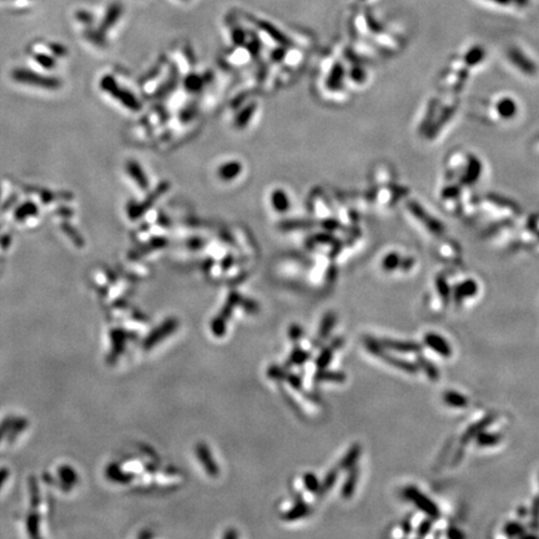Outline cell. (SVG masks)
I'll list each match as a JSON object with an SVG mask.
<instances>
[{
    "label": "cell",
    "instance_id": "4dcf8cb0",
    "mask_svg": "<svg viewBox=\"0 0 539 539\" xmlns=\"http://www.w3.org/2000/svg\"><path fill=\"white\" fill-rule=\"evenodd\" d=\"M233 35H234V40L236 41L237 44H242L244 43V33L241 32V29H235L233 32Z\"/></svg>",
    "mask_w": 539,
    "mask_h": 539
},
{
    "label": "cell",
    "instance_id": "f546056e",
    "mask_svg": "<svg viewBox=\"0 0 539 539\" xmlns=\"http://www.w3.org/2000/svg\"><path fill=\"white\" fill-rule=\"evenodd\" d=\"M35 212H36L35 206H33V205H25L24 208H23V210H20V212H19V214H18V216L24 217V215H28V216H29V215L35 214Z\"/></svg>",
    "mask_w": 539,
    "mask_h": 539
},
{
    "label": "cell",
    "instance_id": "484cf974",
    "mask_svg": "<svg viewBox=\"0 0 539 539\" xmlns=\"http://www.w3.org/2000/svg\"><path fill=\"white\" fill-rule=\"evenodd\" d=\"M307 358H309V353H306V352L302 350H296L293 351V353L291 354V364L302 365L307 361Z\"/></svg>",
    "mask_w": 539,
    "mask_h": 539
},
{
    "label": "cell",
    "instance_id": "e575fe53",
    "mask_svg": "<svg viewBox=\"0 0 539 539\" xmlns=\"http://www.w3.org/2000/svg\"><path fill=\"white\" fill-rule=\"evenodd\" d=\"M289 381H290V383H291L292 386L295 387V388H300V387H301V379L298 378L297 376H295V375H290V377H289Z\"/></svg>",
    "mask_w": 539,
    "mask_h": 539
},
{
    "label": "cell",
    "instance_id": "8fae6325",
    "mask_svg": "<svg viewBox=\"0 0 539 539\" xmlns=\"http://www.w3.org/2000/svg\"><path fill=\"white\" fill-rule=\"evenodd\" d=\"M361 456V447L360 446H353L351 447L350 451L345 454V457L342 458L340 463L341 469H351L356 463V460L358 459V457Z\"/></svg>",
    "mask_w": 539,
    "mask_h": 539
},
{
    "label": "cell",
    "instance_id": "8992f818",
    "mask_svg": "<svg viewBox=\"0 0 539 539\" xmlns=\"http://www.w3.org/2000/svg\"><path fill=\"white\" fill-rule=\"evenodd\" d=\"M196 454H197V457H199V459L201 460V463H202L205 471L208 472L210 476H216L217 466H216V463L214 462V459H212V456L208 447H206L205 445H202V443L197 445Z\"/></svg>",
    "mask_w": 539,
    "mask_h": 539
},
{
    "label": "cell",
    "instance_id": "7a4b0ae2",
    "mask_svg": "<svg viewBox=\"0 0 539 539\" xmlns=\"http://www.w3.org/2000/svg\"><path fill=\"white\" fill-rule=\"evenodd\" d=\"M13 79L15 82L27 84V85H33V86H40V88L45 89H58L61 85V83L59 82L55 78H47L43 76V75L35 74L33 71H28L25 69H15L12 74Z\"/></svg>",
    "mask_w": 539,
    "mask_h": 539
},
{
    "label": "cell",
    "instance_id": "5bb4252c",
    "mask_svg": "<svg viewBox=\"0 0 539 539\" xmlns=\"http://www.w3.org/2000/svg\"><path fill=\"white\" fill-rule=\"evenodd\" d=\"M477 438V443H478L479 446L482 447H490V446H494L497 445V443L501 441V435L499 434H496V433H491V432H479L478 434L476 435Z\"/></svg>",
    "mask_w": 539,
    "mask_h": 539
},
{
    "label": "cell",
    "instance_id": "7402d4cb",
    "mask_svg": "<svg viewBox=\"0 0 539 539\" xmlns=\"http://www.w3.org/2000/svg\"><path fill=\"white\" fill-rule=\"evenodd\" d=\"M331 360H332V348H326V350H323L320 353V356H318V358L316 361L317 367L320 368V370H325V368L328 366L329 362H331Z\"/></svg>",
    "mask_w": 539,
    "mask_h": 539
},
{
    "label": "cell",
    "instance_id": "74e56055",
    "mask_svg": "<svg viewBox=\"0 0 539 539\" xmlns=\"http://www.w3.org/2000/svg\"><path fill=\"white\" fill-rule=\"evenodd\" d=\"M184 2H188V0H184Z\"/></svg>",
    "mask_w": 539,
    "mask_h": 539
},
{
    "label": "cell",
    "instance_id": "52a82bcc",
    "mask_svg": "<svg viewBox=\"0 0 539 539\" xmlns=\"http://www.w3.org/2000/svg\"><path fill=\"white\" fill-rule=\"evenodd\" d=\"M121 13H122L121 4H119V3H113V4L109 7L108 12H106L105 16H104V20H102V23H101V27H100L101 32H105L106 29L113 27V25L117 21V19L121 16Z\"/></svg>",
    "mask_w": 539,
    "mask_h": 539
},
{
    "label": "cell",
    "instance_id": "6da1fadb",
    "mask_svg": "<svg viewBox=\"0 0 539 539\" xmlns=\"http://www.w3.org/2000/svg\"><path fill=\"white\" fill-rule=\"evenodd\" d=\"M403 496L406 497V499H408L409 502H412L416 507L420 510H422L424 515H427L429 518L437 519L440 518L441 512L438 509V507L435 505L434 502H432L426 494H423L421 491H418L416 487H406L403 491Z\"/></svg>",
    "mask_w": 539,
    "mask_h": 539
},
{
    "label": "cell",
    "instance_id": "277c9868",
    "mask_svg": "<svg viewBox=\"0 0 539 539\" xmlns=\"http://www.w3.org/2000/svg\"><path fill=\"white\" fill-rule=\"evenodd\" d=\"M424 343L428 347H431L435 353L441 354L443 357L452 356V347L442 336L437 333H427L424 336Z\"/></svg>",
    "mask_w": 539,
    "mask_h": 539
},
{
    "label": "cell",
    "instance_id": "30bf717a",
    "mask_svg": "<svg viewBox=\"0 0 539 539\" xmlns=\"http://www.w3.org/2000/svg\"><path fill=\"white\" fill-rule=\"evenodd\" d=\"M443 401L448 406L456 407V408H463V407L468 406V399L463 395H460V393L454 392V391H447V392H445Z\"/></svg>",
    "mask_w": 539,
    "mask_h": 539
},
{
    "label": "cell",
    "instance_id": "83f0119b",
    "mask_svg": "<svg viewBox=\"0 0 539 539\" xmlns=\"http://www.w3.org/2000/svg\"><path fill=\"white\" fill-rule=\"evenodd\" d=\"M431 528H432V522L431 521L423 522V523L420 526V528H418V535L423 537V535H426L427 533L431 532Z\"/></svg>",
    "mask_w": 539,
    "mask_h": 539
},
{
    "label": "cell",
    "instance_id": "9a60e30c",
    "mask_svg": "<svg viewBox=\"0 0 539 539\" xmlns=\"http://www.w3.org/2000/svg\"><path fill=\"white\" fill-rule=\"evenodd\" d=\"M259 27H261L262 29H264L267 34L272 36L276 41H280L282 44H289V40H287L286 36L282 34L277 28L273 27L272 24L267 23V21H259Z\"/></svg>",
    "mask_w": 539,
    "mask_h": 539
},
{
    "label": "cell",
    "instance_id": "d4e9b609",
    "mask_svg": "<svg viewBox=\"0 0 539 539\" xmlns=\"http://www.w3.org/2000/svg\"><path fill=\"white\" fill-rule=\"evenodd\" d=\"M225 331H226L225 320H223L221 316L215 318V320L212 321V332H214L216 336H222V335L225 333Z\"/></svg>",
    "mask_w": 539,
    "mask_h": 539
},
{
    "label": "cell",
    "instance_id": "ba28073f",
    "mask_svg": "<svg viewBox=\"0 0 539 539\" xmlns=\"http://www.w3.org/2000/svg\"><path fill=\"white\" fill-rule=\"evenodd\" d=\"M492 422H493V417L491 416V417H485V418H483L482 421H479V422L474 423L473 426L469 427L467 431H466L465 433H463L462 440H460V443H462V445H467V443L472 440V438L476 437V435L478 434L479 432H482L483 429L485 428V427L490 426V424L492 423Z\"/></svg>",
    "mask_w": 539,
    "mask_h": 539
},
{
    "label": "cell",
    "instance_id": "ffe728a7",
    "mask_svg": "<svg viewBox=\"0 0 539 539\" xmlns=\"http://www.w3.org/2000/svg\"><path fill=\"white\" fill-rule=\"evenodd\" d=\"M504 532L509 537H518V535H523L524 528L519 523H517V522H509V523L505 524Z\"/></svg>",
    "mask_w": 539,
    "mask_h": 539
},
{
    "label": "cell",
    "instance_id": "836d02e7",
    "mask_svg": "<svg viewBox=\"0 0 539 539\" xmlns=\"http://www.w3.org/2000/svg\"><path fill=\"white\" fill-rule=\"evenodd\" d=\"M447 535H448L449 538H463L465 535L460 533V530L456 529V528H451V529L448 530V533H447Z\"/></svg>",
    "mask_w": 539,
    "mask_h": 539
},
{
    "label": "cell",
    "instance_id": "2e32d148",
    "mask_svg": "<svg viewBox=\"0 0 539 539\" xmlns=\"http://www.w3.org/2000/svg\"><path fill=\"white\" fill-rule=\"evenodd\" d=\"M476 292H477V286L474 282H472V281L465 282V284L460 285V286L458 287V290L456 291L457 301L462 300V298H466V297H472V296L476 295Z\"/></svg>",
    "mask_w": 539,
    "mask_h": 539
},
{
    "label": "cell",
    "instance_id": "9c48e42d",
    "mask_svg": "<svg viewBox=\"0 0 539 539\" xmlns=\"http://www.w3.org/2000/svg\"><path fill=\"white\" fill-rule=\"evenodd\" d=\"M379 356H381L382 358L384 360V361L388 362V364L392 365L393 367L399 368V370L404 371V372H408V373L417 372V366L410 364V362H407V361H403V360L396 358V357H393V356H388V354H384V352H382V353L379 354Z\"/></svg>",
    "mask_w": 539,
    "mask_h": 539
},
{
    "label": "cell",
    "instance_id": "d6986e66",
    "mask_svg": "<svg viewBox=\"0 0 539 539\" xmlns=\"http://www.w3.org/2000/svg\"><path fill=\"white\" fill-rule=\"evenodd\" d=\"M418 364H420L421 368L426 372V375L429 377L431 379H433V381H437V378L440 377V373H438L437 368H435V366L433 364H431V362L427 361L424 357H420L418 358Z\"/></svg>",
    "mask_w": 539,
    "mask_h": 539
},
{
    "label": "cell",
    "instance_id": "e0dca14e",
    "mask_svg": "<svg viewBox=\"0 0 539 539\" xmlns=\"http://www.w3.org/2000/svg\"><path fill=\"white\" fill-rule=\"evenodd\" d=\"M335 323H336V316H335V314H332V312H329V314H327L325 317H323L322 322H321V327H320V336L322 337V339H325V337L328 336V333L331 332V329L335 326Z\"/></svg>",
    "mask_w": 539,
    "mask_h": 539
},
{
    "label": "cell",
    "instance_id": "f1b7e54d",
    "mask_svg": "<svg viewBox=\"0 0 539 539\" xmlns=\"http://www.w3.org/2000/svg\"><path fill=\"white\" fill-rule=\"evenodd\" d=\"M289 335L293 341H297L301 339V336H302V329H301V327H298V326H292L291 329H290Z\"/></svg>",
    "mask_w": 539,
    "mask_h": 539
},
{
    "label": "cell",
    "instance_id": "8d00e7d4",
    "mask_svg": "<svg viewBox=\"0 0 539 539\" xmlns=\"http://www.w3.org/2000/svg\"><path fill=\"white\" fill-rule=\"evenodd\" d=\"M4 2H9V0H4Z\"/></svg>",
    "mask_w": 539,
    "mask_h": 539
},
{
    "label": "cell",
    "instance_id": "5b68a950",
    "mask_svg": "<svg viewBox=\"0 0 539 539\" xmlns=\"http://www.w3.org/2000/svg\"><path fill=\"white\" fill-rule=\"evenodd\" d=\"M381 345L383 348H390V350L403 352V353H413L421 350V346L416 342H407V341H393V340H383L381 341Z\"/></svg>",
    "mask_w": 539,
    "mask_h": 539
},
{
    "label": "cell",
    "instance_id": "cb8c5ba5",
    "mask_svg": "<svg viewBox=\"0 0 539 539\" xmlns=\"http://www.w3.org/2000/svg\"><path fill=\"white\" fill-rule=\"evenodd\" d=\"M336 479H337V471H331V472H329L327 476H326L325 481H323L322 484L320 485V491H318V492H321L322 494L325 493V492H327L329 488H331L332 485L335 484Z\"/></svg>",
    "mask_w": 539,
    "mask_h": 539
},
{
    "label": "cell",
    "instance_id": "1f68e13d",
    "mask_svg": "<svg viewBox=\"0 0 539 539\" xmlns=\"http://www.w3.org/2000/svg\"><path fill=\"white\" fill-rule=\"evenodd\" d=\"M284 375H285L284 371H281V368H277V367H272L269 371V376H271L272 378H275V379H278L280 377H282Z\"/></svg>",
    "mask_w": 539,
    "mask_h": 539
},
{
    "label": "cell",
    "instance_id": "7c38bea8",
    "mask_svg": "<svg viewBox=\"0 0 539 539\" xmlns=\"http://www.w3.org/2000/svg\"><path fill=\"white\" fill-rule=\"evenodd\" d=\"M351 469L352 471L350 476H348L347 481L345 482V484H343L342 487V497H345V498H350L352 494H353L354 490H356L357 478H358V471H357L356 468Z\"/></svg>",
    "mask_w": 539,
    "mask_h": 539
},
{
    "label": "cell",
    "instance_id": "44dd1931",
    "mask_svg": "<svg viewBox=\"0 0 539 539\" xmlns=\"http://www.w3.org/2000/svg\"><path fill=\"white\" fill-rule=\"evenodd\" d=\"M303 482H305L307 491H310V492H318V491H320L321 484L315 474H312V473L305 474V477H303Z\"/></svg>",
    "mask_w": 539,
    "mask_h": 539
},
{
    "label": "cell",
    "instance_id": "4316f807",
    "mask_svg": "<svg viewBox=\"0 0 539 539\" xmlns=\"http://www.w3.org/2000/svg\"><path fill=\"white\" fill-rule=\"evenodd\" d=\"M35 59H36V61L40 64V65L44 66V68H53V66H54V61H53V59L47 58L45 57V55H36Z\"/></svg>",
    "mask_w": 539,
    "mask_h": 539
},
{
    "label": "cell",
    "instance_id": "d6a6232c",
    "mask_svg": "<svg viewBox=\"0 0 539 539\" xmlns=\"http://www.w3.org/2000/svg\"><path fill=\"white\" fill-rule=\"evenodd\" d=\"M76 16H78V19H79V21L82 20L83 23H90L91 19H93V15L86 12H79Z\"/></svg>",
    "mask_w": 539,
    "mask_h": 539
},
{
    "label": "cell",
    "instance_id": "d590c367",
    "mask_svg": "<svg viewBox=\"0 0 539 539\" xmlns=\"http://www.w3.org/2000/svg\"><path fill=\"white\" fill-rule=\"evenodd\" d=\"M496 2H499V3H508V2H510V0H496Z\"/></svg>",
    "mask_w": 539,
    "mask_h": 539
},
{
    "label": "cell",
    "instance_id": "ac0fdd59",
    "mask_svg": "<svg viewBox=\"0 0 539 539\" xmlns=\"http://www.w3.org/2000/svg\"><path fill=\"white\" fill-rule=\"evenodd\" d=\"M317 381L327 382H343L346 379L345 373L342 372H331V371H321L316 376Z\"/></svg>",
    "mask_w": 539,
    "mask_h": 539
},
{
    "label": "cell",
    "instance_id": "4fadbf2b",
    "mask_svg": "<svg viewBox=\"0 0 539 539\" xmlns=\"http://www.w3.org/2000/svg\"><path fill=\"white\" fill-rule=\"evenodd\" d=\"M310 513V508L305 503L296 504L292 509H290L286 515L284 516L285 521H297V519L303 518Z\"/></svg>",
    "mask_w": 539,
    "mask_h": 539
},
{
    "label": "cell",
    "instance_id": "3957f363",
    "mask_svg": "<svg viewBox=\"0 0 539 539\" xmlns=\"http://www.w3.org/2000/svg\"><path fill=\"white\" fill-rule=\"evenodd\" d=\"M177 326H178V322L175 320V318H167V320L165 321L160 327L156 328L151 335H149V336L146 337V340L144 341V347L146 348V350H149V348H151L155 345H158V343L160 342V341H163L165 337H167L169 335H171L172 332H175V329L177 328Z\"/></svg>",
    "mask_w": 539,
    "mask_h": 539
},
{
    "label": "cell",
    "instance_id": "603a6c76",
    "mask_svg": "<svg viewBox=\"0 0 539 539\" xmlns=\"http://www.w3.org/2000/svg\"><path fill=\"white\" fill-rule=\"evenodd\" d=\"M365 345H366V348H367L371 353L375 354V356L379 357V354L383 352V346L381 345V342H378V341H376L373 339H366Z\"/></svg>",
    "mask_w": 539,
    "mask_h": 539
}]
</instances>
